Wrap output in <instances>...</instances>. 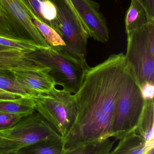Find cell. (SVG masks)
<instances>
[{
  "label": "cell",
  "instance_id": "cell-1",
  "mask_svg": "<svg viewBox=\"0 0 154 154\" xmlns=\"http://www.w3.org/2000/svg\"><path fill=\"white\" fill-rule=\"evenodd\" d=\"M128 66L125 55L119 53L88 68L73 94L76 116L63 140L64 154L113 137V122Z\"/></svg>",
  "mask_w": 154,
  "mask_h": 154
},
{
  "label": "cell",
  "instance_id": "cell-16",
  "mask_svg": "<svg viewBox=\"0 0 154 154\" xmlns=\"http://www.w3.org/2000/svg\"><path fill=\"white\" fill-rule=\"evenodd\" d=\"M146 23V17L143 7L137 0H131L130 5L125 17L126 34H129Z\"/></svg>",
  "mask_w": 154,
  "mask_h": 154
},
{
  "label": "cell",
  "instance_id": "cell-23",
  "mask_svg": "<svg viewBox=\"0 0 154 154\" xmlns=\"http://www.w3.org/2000/svg\"><path fill=\"white\" fill-rule=\"evenodd\" d=\"M140 89L144 100H154V83H144L140 85Z\"/></svg>",
  "mask_w": 154,
  "mask_h": 154
},
{
  "label": "cell",
  "instance_id": "cell-13",
  "mask_svg": "<svg viewBox=\"0 0 154 154\" xmlns=\"http://www.w3.org/2000/svg\"><path fill=\"white\" fill-rule=\"evenodd\" d=\"M154 100H144L136 131L144 138L151 154L154 153Z\"/></svg>",
  "mask_w": 154,
  "mask_h": 154
},
{
  "label": "cell",
  "instance_id": "cell-5",
  "mask_svg": "<svg viewBox=\"0 0 154 154\" xmlns=\"http://www.w3.org/2000/svg\"><path fill=\"white\" fill-rule=\"evenodd\" d=\"M57 9L55 30L66 46L58 47L67 54L80 60L85 59L89 33L75 9L66 0H52Z\"/></svg>",
  "mask_w": 154,
  "mask_h": 154
},
{
  "label": "cell",
  "instance_id": "cell-7",
  "mask_svg": "<svg viewBox=\"0 0 154 154\" xmlns=\"http://www.w3.org/2000/svg\"><path fill=\"white\" fill-rule=\"evenodd\" d=\"M0 36L33 40L42 48L50 46L20 0H0Z\"/></svg>",
  "mask_w": 154,
  "mask_h": 154
},
{
  "label": "cell",
  "instance_id": "cell-25",
  "mask_svg": "<svg viewBox=\"0 0 154 154\" xmlns=\"http://www.w3.org/2000/svg\"><path fill=\"white\" fill-rule=\"evenodd\" d=\"M66 1L67 2H68V4H69V5H70V6H71V7H72V8H73L75 9V8L74 7L72 3V1H71V0H66Z\"/></svg>",
  "mask_w": 154,
  "mask_h": 154
},
{
  "label": "cell",
  "instance_id": "cell-9",
  "mask_svg": "<svg viewBox=\"0 0 154 154\" xmlns=\"http://www.w3.org/2000/svg\"><path fill=\"white\" fill-rule=\"evenodd\" d=\"M90 37L101 43L109 40V31L100 5L93 0H71Z\"/></svg>",
  "mask_w": 154,
  "mask_h": 154
},
{
  "label": "cell",
  "instance_id": "cell-21",
  "mask_svg": "<svg viewBox=\"0 0 154 154\" xmlns=\"http://www.w3.org/2000/svg\"><path fill=\"white\" fill-rule=\"evenodd\" d=\"M22 118L19 115L0 111V130L11 128Z\"/></svg>",
  "mask_w": 154,
  "mask_h": 154
},
{
  "label": "cell",
  "instance_id": "cell-8",
  "mask_svg": "<svg viewBox=\"0 0 154 154\" xmlns=\"http://www.w3.org/2000/svg\"><path fill=\"white\" fill-rule=\"evenodd\" d=\"M127 35L125 58L140 87L154 83V48L149 39L147 23Z\"/></svg>",
  "mask_w": 154,
  "mask_h": 154
},
{
  "label": "cell",
  "instance_id": "cell-19",
  "mask_svg": "<svg viewBox=\"0 0 154 154\" xmlns=\"http://www.w3.org/2000/svg\"><path fill=\"white\" fill-rule=\"evenodd\" d=\"M115 141L110 139L84 146L72 152V154H109Z\"/></svg>",
  "mask_w": 154,
  "mask_h": 154
},
{
  "label": "cell",
  "instance_id": "cell-17",
  "mask_svg": "<svg viewBox=\"0 0 154 154\" xmlns=\"http://www.w3.org/2000/svg\"><path fill=\"white\" fill-rule=\"evenodd\" d=\"M17 154H64L63 141H40L22 149Z\"/></svg>",
  "mask_w": 154,
  "mask_h": 154
},
{
  "label": "cell",
  "instance_id": "cell-6",
  "mask_svg": "<svg viewBox=\"0 0 154 154\" xmlns=\"http://www.w3.org/2000/svg\"><path fill=\"white\" fill-rule=\"evenodd\" d=\"M144 104L139 85L128 65L113 122L115 140L137 129Z\"/></svg>",
  "mask_w": 154,
  "mask_h": 154
},
{
  "label": "cell",
  "instance_id": "cell-14",
  "mask_svg": "<svg viewBox=\"0 0 154 154\" xmlns=\"http://www.w3.org/2000/svg\"><path fill=\"white\" fill-rule=\"evenodd\" d=\"M111 154H151L146 143L137 132L132 131L119 140V144Z\"/></svg>",
  "mask_w": 154,
  "mask_h": 154
},
{
  "label": "cell",
  "instance_id": "cell-20",
  "mask_svg": "<svg viewBox=\"0 0 154 154\" xmlns=\"http://www.w3.org/2000/svg\"><path fill=\"white\" fill-rule=\"evenodd\" d=\"M0 45L8 48L35 50L42 48L35 41L27 39L9 38L0 36Z\"/></svg>",
  "mask_w": 154,
  "mask_h": 154
},
{
  "label": "cell",
  "instance_id": "cell-10",
  "mask_svg": "<svg viewBox=\"0 0 154 154\" xmlns=\"http://www.w3.org/2000/svg\"><path fill=\"white\" fill-rule=\"evenodd\" d=\"M49 71V68H47L39 71H14L13 72L21 85L32 92L42 95L56 86Z\"/></svg>",
  "mask_w": 154,
  "mask_h": 154
},
{
  "label": "cell",
  "instance_id": "cell-2",
  "mask_svg": "<svg viewBox=\"0 0 154 154\" xmlns=\"http://www.w3.org/2000/svg\"><path fill=\"white\" fill-rule=\"evenodd\" d=\"M33 57L46 67L57 85L75 94L80 88L89 66L86 59L72 57L58 47L49 46L32 52Z\"/></svg>",
  "mask_w": 154,
  "mask_h": 154
},
{
  "label": "cell",
  "instance_id": "cell-15",
  "mask_svg": "<svg viewBox=\"0 0 154 154\" xmlns=\"http://www.w3.org/2000/svg\"><path fill=\"white\" fill-rule=\"evenodd\" d=\"M35 100L20 97L13 99H0V111L25 117L36 111Z\"/></svg>",
  "mask_w": 154,
  "mask_h": 154
},
{
  "label": "cell",
  "instance_id": "cell-4",
  "mask_svg": "<svg viewBox=\"0 0 154 154\" xmlns=\"http://www.w3.org/2000/svg\"><path fill=\"white\" fill-rule=\"evenodd\" d=\"M35 101L36 111L63 140L75 120L76 109L73 94L55 87Z\"/></svg>",
  "mask_w": 154,
  "mask_h": 154
},
{
  "label": "cell",
  "instance_id": "cell-3",
  "mask_svg": "<svg viewBox=\"0 0 154 154\" xmlns=\"http://www.w3.org/2000/svg\"><path fill=\"white\" fill-rule=\"evenodd\" d=\"M46 140L63 141V139L35 111L9 129L6 138L0 142V154H17L26 147Z\"/></svg>",
  "mask_w": 154,
  "mask_h": 154
},
{
  "label": "cell",
  "instance_id": "cell-11",
  "mask_svg": "<svg viewBox=\"0 0 154 154\" xmlns=\"http://www.w3.org/2000/svg\"><path fill=\"white\" fill-rule=\"evenodd\" d=\"M41 96L21 85L16 79L13 71L0 69V99L26 97L36 100Z\"/></svg>",
  "mask_w": 154,
  "mask_h": 154
},
{
  "label": "cell",
  "instance_id": "cell-18",
  "mask_svg": "<svg viewBox=\"0 0 154 154\" xmlns=\"http://www.w3.org/2000/svg\"><path fill=\"white\" fill-rule=\"evenodd\" d=\"M29 16L35 27L50 46H65V43L63 38L54 29L39 20L33 14H29Z\"/></svg>",
  "mask_w": 154,
  "mask_h": 154
},
{
  "label": "cell",
  "instance_id": "cell-12",
  "mask_svg": "<svg viewBox=\"0 0 154 154\" xmlns=\"http://www.w3.org/2000/svg\"><path fill=\"white\" fill-rule=\"evenodd\" d=\"M29 14H33L39 20L55 30L57 9L52 0H20Z\"/></svg>",
  "mask_w": 154,
  "mask_h": 154
},
{
  "label": "cell",
  "instance_id": "cell-24",
  "mask_svg": "<svg viewBox=\"0 0 154 154\" xmlns=\"http://www.w3.org/2000/svg\"><path fill=\"white\" fill-rule=\"evenodd\" d=\"M9 129L0 130V142L3 139H6L9 133Z\"/></svg>",
  "mask_w": 154,
  "mask_h": 154
},
{
  "label": "cell",
  "instance_id": "cell-22",
  "mask_svg": "<svg viewBox=\"0 0 154 154\" xmlns=\"http://www.w3.org/2000/svg\"><path fill=\"white\" fill-rule=\"evenodd\" d=\"M145 11L147 22H154V0H137Z\"/></svg>",
  "mask_w": 154,
  "mask_h": 154
},
{
  "label": "cell",
  "instance_id": "cell-26",
  "mask_svg": "<svg viewBox=\"0 0 154 154\" xmlns=\"http://www.w3.org/2000/svg\"><path fill=\"white\" fill-rule=\"evenodd\" d=\"M8 48H9L4 47L0 45V51H2V50H6V49H8Z\"/></svg>",
  "mask_w": 154,
  "mask_h": 154
}]
</instances>
